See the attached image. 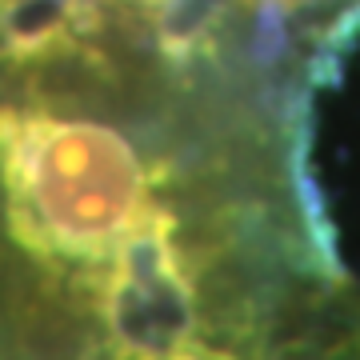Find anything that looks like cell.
Masks as SVG:
<instances>
[{
    "instance_id": "obj_1",
    "label": "cell",
    "mask_w": 360,
    "mask_h": 360,
    "mask_svg": "<svg viewBox=\"0 0 360 360\" xmlns=\"http://www.w3.org/2000/svg\"><path fill=\"white\" fill-rule=\"evenodd\" d=\"M44 0H0V49H20L37 37Z\"/></svg>"
}]
</instances>
